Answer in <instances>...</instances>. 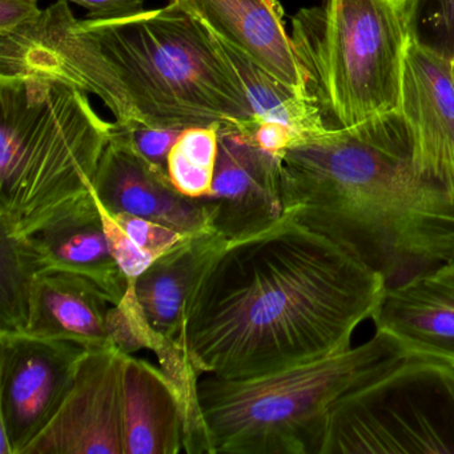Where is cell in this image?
Listing matches in <instances>:
<instances>
[{
	"instance_id": "14",
	"label": "cell",
	"mask_w": 454,
	"mask_h": 454,
	"mask_svg": "<svg viewBox=\"0 0 454 454\" xmlns=\"http://www.w3.org/2000/svg\"><path fill=\"white\" fill-rule=\"evenodd\" d=\"M372 320L409 357L454 368V254L405 283L385 286Z\"/></svg>"
},
{
	"instance_id": "10",
	"label": "cell",
	"mask_w": 454,
	"mask_h": 454,
	"mask_svg": "<svg viewBox=\"0 0 454 454\" xmlns=\"http://www.w3.org/2000/svg\"><path fill=\"white\" fill-rule=\"evenodd\" d=\"M94 193L113 215L145 217L188 236L214 231L208 201L180 193L168 171L143 158L118 121L100 159Z\"/></svg>"
},
{
	"instance_id": "15",
	"label": "cell",
	"mask_w": 454,
	"mask_h": 454,
	"mask_svg": "<svg viewBox=\"0 0 454 454\" xmlns=\"http://www.w3.org/2000/svg\"><path fill=\"white\" fill-rule=\"evenodd\" d=\"M302 97L305 76L278 0H169ZM309 100V99H308ZM310 102V100H309Z\"/></svg>"
},
{
	"instance_id": "8",
	"label": "cell",
	"mask_w": 454,
	"mask_h": 454,
	"mask_svg": "<svg viewBox=\"0 0 454 454\" xmlns=\"http://www.w3.org/2000/svg\"><path fill=\"white\" fill-rule=\"evenodd\" d=\"M89 348L71 340L0 331V430L22 454L62 403Z\"/></svg>"
},
{
	"instance_id": "20",
	"label": "cell",
	"mask_w": 454,
	"mask_h": 454,
	"mask_svg": "<svg viewBox=\"0 0 454 454\" xmlns=\"http://www.w3.org/2000/svg\"><path fill=\"white\" fill-rule=\"evenodd\" d=\"M220 126H196L183 129L172 147L167 171L174 187L188 198L208 196L219 155Z\"/></svg>"
},
{
	"instance_id": "17",
	"label": "cell",
	"mask_w": 454,
	"mask_h": 454,
	"mask_svg": "<svg viewBox=\"0 0 454 454\" xmlns=\"http://www.w3.org/2000/svg\"><path fill=\"white\" fill-rule=\"evenodd\" d=\"M123 454L184 451L182 398L168 376L148 361L124 355L121 368Z\"/></svg>"
},
{
	"instance_id": "25",
	"label": "cell",
	"mask_w": 454,
	"mask_h": 454,
	"mask_svg": "<svg viewBox=\"0 0 454 454\" xmlns=\"http://www.w3.org/2000/svg\"><path fill=\"white\" fill-rule=\"evenodd\" d=\"M114 216L137 247L148 254H155L156 257L166 254L169 249L176 247L180 241L188 238V235L174 228L167 227L153 220L145 219V217L129 214H116Z\"/></svg>"
},
{
	"instance_id": "24",
	"label": "cell",
	"mask_w": 454,
	"mask_h": 454,
	"mask_svg": "<svg viewBox=\"0 0 454 454\" xmlns=\"http://www.w3.org/2000/svg\"><path fill=\"white\" fill-rule=\"evenodd\" d=\"M97 203L102 215L103 228H105L106 238L114 259L129 280H137L158 257L137 247V243L129 238V233L119 224L115 216L98 200V198Z\"/></svg>"
},
{
	"instance_id": "28",
	"label": "cell",
	"mask_w": 454,
	"mask_h": 454,
	"mask_svg": "<svg viewBox=\"0 0 454 454\" xmlns=\"http://www.w3.org/2000/svg\"><path fill=\"white\" fill-rule=\"evenodd\" d=\"M89 10V20L127 17L142 12L145 0H65Z\"/></svg>"
},
{
	"instance_id": "11",
	"label": "cell",
	"mask_w": 454,
	"mask_h": 454,
	"mask_svg": "<svg viewBox=\"0 0 454 454\" xmlns=\"http://www.w3.org/2000/svg\"><path fill=\"white\" fill-rule=\"evenodd\" d=\"M212 228L228 241L259 235L284 217L281 158L232 129H220L214 183L204 196Z\"/></svg>"
},
{
	"instance_id": "29",
	"label": "cell",
	"mask_w": 454,
	"mask_h": 454,
	"mask_svg": "<svg viewBox=\"0 0 454 454\" xmlns=\"http://www.w3.org/2000/svg\"><path fill=\"white\" fill-rule=\"evenodd\" d=\"M254 143L262 150L281 156L294 143V137L286 127L278 123H262L254 135Z\"/></svg>"
},
{
	"instance_id": "2",
	"label": "cell",
	"mask_w": 454,
	"mask_h": 454,
	"mask_svg": "<svg viewBox=\"0 0 454 454\" xmlns=\"http://www.w3.org/2000/svg\"><path fill=\"white\" fill-rule=\"evenodd\" d=\"M30 66L36 75L97 95L123 126H220L251 139L260 126L222 42L171 2L79 20L60 0L34 26Z\"/></svg>"
},
{
	"instance_id": "16",
	"label": "cell",
	"mask_w": 454,
	"mask_h": 454,
	"mask_svg": "<svg viewBox=\"0 0 454 454\" xmlns=\"http://www.w3.org/2000/svg\"><path fill=\"white\" fill-rule=\"evenodd\" d=\"M227 244V239L215 231L188 236L134 280L140 309L150 328L161 339L188 348V302L209 265Z\"/></svg>"
},
{
	"instance_id": "4",
	"label": "cell",
	"mask_w": 454,
	"mask_h": 454,
	"mask_svg": "<svg viewBox=\"0 0 454 454\" xmlns=\"http://www.w3.org/2000/svg\"><path fill=\"white\" fill-rule=\"evenodd\" d=\"M115 123L57 79H0V231L27 238L94 195Z\"/></svg>"
},
{
	"instance_id": "9",
	"label": "cell",
	"mask_w": 454,
	"mask_h": 454,
	"mask_svg": "<svg viewBox=\"0 0 454 454\" xmlns=\"http://www.w3.org/2000/svg\"><path fill=\"white\" fill-rule=\"evenodd\" d=\"M123 358L114 345L89 348L54 416L22 454H123Z\"/></svg>"
},
{
	"instance_id": "21",
	"label": "cell",
	"mask_w": 454,
	"mask_h": 454,
	"mask_svg": "<svg viewBox=\"0 0 454 454\" xmlns=\"http://www.w3.org/2000/svg\"><path fill=\"white\" fill-rule=\"evenodd\" d=\"M36 270L22 243L2 232L0 331L26 332Z\"/></svg>"
},
{
	"instance_id": "18",
	"label": "cell",
	"mask_w": 454,
	"mask_h": 454,
	"mask_svg": "<svg viewBox=\"0 0 454 454\" xmlns=\"http://www.w3.org/2000/svg\"><path fill=\"white\" fill-rule=\"evenodd\" d=\"M110 307L97 289L79 278L36 270L26 332L71 340L86 348L113 345L106 329Z\"/></svg>"
},
{
	"instance_id": "12",
	"label": "cell",
	"mask_w": 454,
	"mask_h": 454,
	"mask_svg": "<svg viewBox=\"0 0 454 454\" xmlns=\"http://www.w3.org/2000/svg\"><path fill=\"white\" fill-rule=\"evenodd\" d=\"M401 114L413 135V163L454 200V81L451 63L409 43Z\"/></svg>"
},
{
	"instance_id": "23",
	"label": "cell",
	"mask_w": 454,
	"mask_h": 454,
	"mask_svg": "<svg viewBox=\"0 0 454 454\" xmlns=\"http://www.w3.org/2000/svg\"><path fill=\"white\" fill-rule=\"evenodd\" d=\"M108 340L124 355H134L150 349L153 329L148 325L139 302L135 296L134 280L123 301L111 305L106 316Z\"/></svg>"
},
{
	"instance_id": "19",
	"label": "cell",
	"mask_w": 454,
	"mask_h": 454,
	"mask_svg": "<svg viewBox=\"0 0 454 454\" xmlns=\"http://www.w3.org/2000/svg\"><path fill=\"white\" fill-rule=\"evenodd\" d=\"M222 44L240 74L259 124L278 123L286 127L294 134V143L328 131L317 108L307 98L273 78L246 55L223 42Z\"/></svg>"
},
{
	"instance_id": "22",
	"label": "cell",
	"mask_w": 454,
	"mask_h": 454,
	"mask_svg": "<svg viewBox=\"0 0 454 454\" xmlns=\"http://www.w3.org/2000/svg\"><path fill=\"white\" fill-rule=\"evenodd\" d=\"M409 43L454 62V0H401Z\"/></svg>"
},
{
	"instance_id": "27",
	"label": "cell",
	"mask_w": 454,
	"mask_h": 454,
	"mask_svg": "<svg viewBox=\"0 0 454 454\" xmlns=\"http://www.w3.org/2000/svg\"><path fill=\"white\" fill-rule=\"evenodd\" d=\"M38 0H0V34L12 33L41 15Z\"/></svg>"
},
{
	"instance_id": "7",
	"label": "cell",
	"mask_w": 454,
	"mask_h": 454,
	"mask_svg": "<svg viewBox=\"0 0 454 454\" xmlns=\"http://www.w3.org/2000/svg\"><path fill=\"white\" fill-rule=\"evenodd\" d=\"M454 454V368L409 357L334 408L320 454Z\"/></svg>"
},
{
	"instance_id": "5",
	"label": "cell",
	"mask_w": 454,
	"mask_h": 454,
	"mask_svg": "<svg viewBox=\"0 0 454 454\" xmlns=\"http://www.w3.org/2000/svg\"><path fill=\"white\" fill-rule=\"evenodd\" d=\"M409 358L376 332L323 360L251 377L203 374L198 395L212 454H320L334 408Z\"/></svg>"
},
{
	"instance_id": "6",
	"label": "cell",
	"mask_w": 454,
	"mask_h": 454,
	"mask_svg": "<svg viewBox=\"0 0 454 454\" xmlns=\"http://www.w3.org/2000/svg\"><path fill=\"white\" fill-rule=\"evenodd\" d=\"M291 39L326 129L400 111L409 47L401 0H323L292 18Z\"/></svg>"
},
{
	"instance_id": "13",
	"label": "cell",
	"mask_w": 454,
	"mask_h": 454,
	"mask_svg": "<svg viewBox=\"0 0 454 454\" xmlns=\"http://www.w3.org/2000/svg\"><path fill=\"white\" fill-rule=\"evenodd\" d=\"M18 240L36 270L79 278L111 305L121 304L129 292L132 280L111 254L95 193Z\"/></svg>"
},
{
	"instance_id": "1",
	"label": "cell",
	"mask_w": 454,
	"mask_h": 454,
	"mask_svg": "<svg viewBox=\"0 0 454 454\" xmlns=\"http://www.w3.org/2000/svg\"><path fill=\"white\" fill-rule=\"evenodd\" d=\"M387 283L325 236L284 215L228 241L187 305L185 339L199 373L251 377L350 349Z\"/></svg>"
},
{
	"instance_id": "30",
	"label": "cell",
	"mask_w": 454,
	"mask_h": 454,
	"mask_svg": "<svg viewBox=\"0 0 454 454\" xmlns=\"http://www.w3.org/2000/svg\"><path fill=\"white\" fill-rule=\"evenodd\" d=\"M451 75H453V81H454V62L451 63Z\"/></svg>"
},
{
	"instance_id": "26",
	"label": "cell",
	"mask_w": 454,
	"mask_h": 454,
	"mask_svg": "<svg viewBox=\"0 0 454 454\" xmlns=\"http://www.w3.org/2000/svg\"><path fill=\"white\" fill-rule=\"evenodd\" d=\"M124 127L129 129L132 143L140 155L155 166L167 169L169 153L182 135L183 129H160V127H148L142 124Z\"/></svg>"
},
{
	"instance_id": "3",
	"label": "cell",
	"mask_w": 454,
	"mask_h": 454,
	"mask_svg": "<svg viewBox=\"0 0 454 454\" xmlns=\"http://www.w3.org/2000/svg\"><path fill=\"white\" fill-rule=\"evenodd\" d=\"M280 158L284 215L349 252L387 286L454 254V200L417 172L401 111L328 129Z\"/></svg>"
}]
</instances>
